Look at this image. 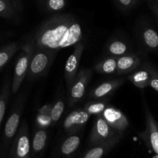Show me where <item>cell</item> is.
<instances>
[{
    "label": "cell",
    "mask_w": 158,
    "mask_h": 158,
    "mask_svg": "<svg viewBox=\"0 0 158 158\" xmlns=\"http://www.w3.org/2000/svg\"><path fill=\"white\" fill-rule=\"evenodd\" d=\"M83 37V28L73 15L56 14L45 20L28 42L33 48L59 52L75 46Z\"/></svg>",
    "instance_id": "cell-1"
},
{
    "label": "cell",
    "mask_w": 158,
    "mask_h": 158,
    "mask_svg": "<svg viewBox=\"0 0 158 158\" xmlns=\"http://www.w3.org/2000/svg\"><path fill=\"white\" fill-rule=\"evenodd\" d=\"M57 52L56 51L34 48L26 78L31 81L46 75Z\"/></svg>",
    "instance_id": "cell-2"
},
{
    "label": "cell",
    "mask_w": 158,
    "mask_h": 158,
    "mask_svg": "<svg viewBox=\"0 0 158 158\" xmlns=\"http://www.w3.org/2000/svg\"><path fill=\"white\" fill-rule=\"evenodd\" d=\"M20 49L21 52L15 62L13 78L11 83V92L12 94H15L18 92L22 83L26 79L34 48L32 45L27 41L23 44Z\"/></svg>",
    "instance_id": "cell-3"
},
{
    "label": "cell",
    "mask_w": 158,
    "mask_h": 158,
    "mask_svg": "<svg viewBox=\"0 0 158 158\" xmlns=\"http://www.w3.org/2000/svg\"><path fill=\"white\" fill-rule=\"evenodd\" d=\"M31 140L26 120L22 122L12 140L10 158H31Z\"/></svg>",
    "instance_id": "cell-4"
},
{
    "label": "cell",
    "mask_w": 158,
    "mask_h": 158,
    "mask_svg": "<svg viewBox=\"0 0 158 158\" xmlns=\"http://www.w3.org/2000/svg\"><path fill=\"white\" fill-rule=\"evenodd\" d=\"M92 74L91 69H82L78 71L75 79L68 88V106L69 107L83 98Z\"/></svg>",
    "instance_id": "cell-5"
},
{
    "label": "cell",
    "mask_w": 158,
    "mask_h": 158,
    "mask_svg": "<svg viewBox=\"0 0 158 158\" xmlns=\"http://www.w3.org/2000/svg\"><path fill=\"white\" fill-rule=\"evenodd\" d=\"M25 97H20L14 105L9 118L6 120L3 133V148L6 149L11 141H12L18 128L19 127L20 118L24 108Z\"/></svg>",
    "instance_id": "cell-6"
},
{
    "label": "cell",
    "mask_w": 158,
    "mask_h": 158,
    "mask_svg": "<svg viewBox=\"0 0 158 158\" xmlns=\"http://www.w3.org/2000/svg\"><path fill=\"white\" fill-rule=\"evenodd\" d=\"M144 107L146 127L144 131L140 133V136L158 158V123L146 103H144Z\"/></svg>",
    "instance_id": "cell-7"
},
{
    "label": "cell",
    "mask_w": 158,
    "mask_h": 158,
    "mask_svg": "<svg viewBox=\"0 0 158 158\" xmlns=\"http://www.w3.org/2000/svg\"><path fill=\"white\" fill-rule=\"evenodd\" d=\"M117 134V131L106 123L101 115L97 116L89 136V145L92 147L103 143Z\"/></svg>",
    "instance_id": "cell-8"
},
{
    "label": "cell",
    "mask_w": 158,
    "mask_h": 158,
    "mask_svg": "<svg viewBox=\"0 0 158 158\" xmlns=\"http://www.w3.org/2000/svg\"><path fill=\"white\" fill-rule=\"evenodd\" d=\"M83 50H84V43L82 41L79 42L75 45L73 51L66 60L64 68V77L67 89L70 86L71 83L78 73L79 66Z\"/></svg>",
    "instance_id": "cell-9"
},
{
    "label": "cell",
    "mask_w": 158,
    "mask_h": 158,
    "mask_svg": "<svg viewBox=\"0 0 158 158\" xmlns=\"http://www.w3.org/2000/svg\"><path fill=\"white\" fill-rule=\"evenodd\" d=\"M101 116L117 133H124L130 125L127 116L120 110L112 105H108L102 113Z\"/></svg>",
    "instance_id": "cell-10"
},
{
    "label": "cell",
    "mask_w": 158,
    "mask_h": 158,
    "mask_svg": "<svg viewBox=\"0 0 158 158\" xmlns=\"http://www.w3.org/2000/svg\"><path fill=\"white\" fill-rule=\"evenodd\" d=\"M90 115L83 109H77L69 113L63 122V129L67 134H77L83 128Z\"/></svg>",
    "instance_id": "cell-11"
},
{
    "label": "cell",
    "mask_w": 158,
    "mask_h": 158,
    "mask_svg": "<svg viewBox=\"0 0 158 158\" xmlns=\"http://www.w3.org/2000/svg\"><path fill=\"white\" fill-rule=\"evenodd\" d=\"M154 69V67H153L150 63H141L137 69L128 75L127 80L140 89L148 87L149 86Z\"/></svg>",
    "instance_id": "cell-12"
},
{
    "label": "cell",
    "mask_w": 158,
    "mask_h": 158,
    "mask_svg": "<svg viewBox=\"0 0 158 158\" xmlns=\"http://www.w3.org/2000/svg\"><path fill=\"white\" fill-rule=\"evenodd\" d=\"M125 81H126L125 78H120L103 82L89 91L88 94V98L91 100L107 98L111 94L120 88L125 83Z\"/></svg>",
    "instance_id": "cell-13"
},
{
    "label": "cell",
    "mask_w": 158,
    "mask_h": 158,
    "mask_svg": "<svg viewBox=\"0 0 158 158\" xmlns=\"http://www.w3.org/2000/svg\"><path fill=\"white\" fill-rule=\"evenodd\" d=\"M142 63V59L138 54L129 52L117 58V74H130L139 67Z\"/></svg>",
    "instance_id": "cell-14"
},
{
    "label": "cell",
    "mask_w": 158,
    "mask_h": 158,
    "mask_svg": "<svg viewBox=\"0 0 158 158\" xmlns=\"http://www.w3.org/2000/svg\"><path fill=\"white\" fill-rule=\"evenodd\" d=\"M123 133H117L109 140L99 144L92 146L82 158H102L109 153L121 140Z\"/></svg>",
    "instance_id": "cell-15"
},
{
    "label": "cell",
    "mask_w": 158,
    "mask_h": 158,
    "mask_svg": "<svg viewBox=\"0 0 158 158\" xmlns=\"http://www.w3.org/2000/svg\"><path fill=\"white\" fill-rule=\"evenodd\" d=\"M47 141V131L46 129L41 127H37L34 131L33 137L31 143V151L32 156L35 157L37 154H40L44 150Z\"/></svg>",
    "instance_id": "cell-16"
},
{
    "label": "cell",
    "mask_w": 158,
    "mask_h": 158,
    "mask_svg": "<svg viewBox=\"0 0 158 158\" xmlns=\"http://www.w3.org/2000/svg\"><path fill=\"white\" fill-rule=\"evenodd\" d=\"M22 43L15 41L0 47V71L7 65L13 56L21 49Z\"/></svg>",
    "instance_id": "cell-17"
},
{
    "label": "cell",
    "mask_w": 158,
    "mask_h": 158,
    "mask_svg": "<svg viewBox=\"0 0 158 158\" xmlns=\"http://www.w3.org/2000/svg\"><path fill=\"white\" fill-rule=\"evenodd\" d=\"M106 51L108 56H111L116 58L131 52L129 45L125 41L119 39H113L108 42L106 46Z\"/></svg>",
    "instance_id": "cell-18"
},
{
    "label": "cell",
    "mask_w": 158,
    "mask_h": 158,
    "mask_svg": "<svg viewBox=\"0 0 158 158\" xmlns=\"http://www.w3.org/2000/svg\"><path fill=\"white\" fill-rule=\"evenodd\" d=\"M140 40L142 44L146 49L149 50H157L158 49V33L151 27L143 28L140 32Z\"/></svg>",
    "instance_id": "cell-19"
},
{
    "label": "cell",
    "mask_w": 158,
    "mask_h": 158,
    "mask_svg": "<svg viewBox=\"0 0 158 158\" xmlns=\"http://www.w3.org/2000/svg\"><path fill=\"white\" fill-rule=\"evenodd\" d=\"M81 139L77 134H68V137L65 138L60 146V153L65 157L70 156L78 149L80 144Z\"/></svg>",
    "instance_id": "cell-20"
},
{
    "label": "cell",
    "mask_w": 158,
    "mask_h": 158,
    "mask_svg": "<svg viewBox=\"0 0 158 158\" xmlns=\"http://www.w3.org/2000/svg\"><path fill=\"white\" fill-rule=\"evenodd\" d=\"M117 58L108 56L97 63L94 66L96 72L104 75L117 73Z\"/></svg>",
    "instance_id": "cell-21"
},
{
    "label": "cell",
    "mask_w": 158,
    "mask_h": 158,
    "mask_svg": "<svg viewBox=\"0 0 158 158\" xmlns=\"http://www.w3.org/2000/svg\"><path fill=\"white\" fill-rule=\"evenodd\" d=\"M109 105L108 100L106 98L104 99H98V100H91L87 102L84 105L83 109L90 116L95 115H101L106 106Z\"/></svg>",
    "instance_id": "cell-22"
},
{
    "label": "cell",
    "mask_w": 158,
    "mask_h": 158,
    "mask_svg": "<svg viewBox=\"0 0 158 158\" xmlns=\"http://www.w3.org/2000/svg\"><path fill=\"white\" fill-rule=\"evenodd\" d=\"M11 94V83L9 79L5 81L2 90L0 92V126L2 123L5 114H6V107H7L8 101Z\"/></svg>",
    "instance_id": "cell-23"
},
{
    "label": "cell",
    "mask_w": 158,
    "mask_h": 158,
    "mask_svg": "<svg viewBox=\"0 0 158 158\" xmlns=\"http://www.w3.org/2000/svg\"><path fill=\"white\" fill-rule=\"evenodd\" d=\"M52 104L45 105L40 109L36 117V127L46 129L50 124H52L50 118V110Z\"/></svg>",
    "instance_id": "cell-24"
},
{
    "label": "cell",
    "mask_w": 158,
    "mask_h": 158,
    "mask_svg": "<svg viewBox=\"0 0 158 158\" xmlns=\"http://www.w3.org/2000/svg\"><path fill=\"white\" fill-rule=\"evenodd\" d=\"M65 103L62 98L56 100L55 103L52 104L50 110V118L52 125H55L59 121L60 117L63 115Z\"/></svg>",
    "instance_id": "cell-25"
},
{
    "label": "cell",
    "mask_w": 158,
    "mask_h": 158,
    "mask_svg": "<svg viewBox=\"0 0 158 158\" xmlns=\"http://www.w3.org/2000/svg\"><path fill=\"white\" fill-rule=\"evenodd\" d=\"M15 12V9L9 0H0V16L10 18Z\"/></svg>",
    "instance_id": "cell-26"
},
{
    "label": "cell",
    "mask_w": 158,
    "mask_h": 158,
    "mask_svg": "<svg viewBox=\"0 0 158 158\" xmlns=\"http://www.w3.org/2000/svg\"><path fill=\"white\" fill-rule=\"evenodd\" d=\"M66 5V0H46L45 6L49 12H56L63 10Z\"/></svg>",
    "instance_id": "cell-27"
},
{
    "label": "cell",
    "mask_w": 158,
    "mask_h": 158,
    "mask_svg": "<svg viewBox=\"0 0 158 158\" xmlns=\"http://www.w3.org/2000/svg\"><path fill=\"white\" fill-rule=\"evenodd\" d=\"M117 5L123 10H129L134 7L137 0H116Z\"/></svg>",
    "instance_id": "cell-28"
},
{
    "label": "cell",
    "mask_w": 158,
    "mask_h": 158,
    "mask_svg": "<svg viewBox=\"0 0 158 158\" xmlns=\"http://www.w3.org/2000/svg\"><path fill=\"white\" fill-rule=\"evenodd\" d=\"M149 86L156 90L158 93V71L154 68L153 70L152 77H151V80L150 81Z\"/></svg>",
    "instance_id": "cell-29"
},
{
    "label": "cell",
    "mask_w": 158,
    "mask_h": 158,
    "mask_svg": "<svg viewBox=\"0 0 158 158\" xmlns=\"http://www.w3.org/2000/svg\"><path fill=\"white\" fill-rule=\"evenodd\" d=\"M153 10H154V13L156 14V15H157V19H158V7L157 6H153Z\"/></svg>",
    "instance_id": "cell-30"
},
{
    "label": "cell",
    "mask_w": 158,
    "mask_h": 158,
    "mask_svg": "<svg viewBox=\"0 0 158 158\" xmlns=\"http://www.w3.org/2000/svg\"><path fill=\"white\" fill-rule=\"evenodd\" d=\"M0 154H1V143H0Z\"/></svg>",
    "instance_id": "cell-31"
}]
</instances>
